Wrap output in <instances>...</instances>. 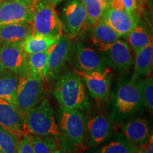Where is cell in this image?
I'll return each instance as SVG.
<instances>
[{
    "label": "cell",
    "mask_w": 153,
    "mask_h": 153,
    "mask_svg": "<svg viewBox=\"0 0 153 153\" xmlns=\"http://www.w3.org/2000/svg\"><path fill=\"white\" fill-rule=\"evenodd\" d=\"M55 80L53 94L60 107L81 111L89 108L85 84L77 74L63 72Z\"/></svg>",
    "instance_id": "obj_1"
},
{
    "label": "cell",
    "mask_w": 153,
    "mask_h": 153,
    "mask_svg": "<svg viewBox=\"0 0 153 153\" xmlns=\"http://www.w3.org/2000/svg\"><path fill=\"white\" fill-rule=\"evenodd\" d=\"M57 118L60 131V136L57 138V148L70 152L82 148L85 135V118L83 113L79 110L60 107Z\"/></svg>",
    "instance_id": "obj_2"
},
{
    "label": "cell",
    "mask_w": 153,
    "mask_h": 153,
    "mask_svg": "<svg viewBox=\"0 0 153 153\" xmlns=\"http://www.w3.org/2000/svg\"><path fill=\"white\" fill-rule=\"evenodd\" d=\"M26 134L59 138L60 131L48 99H43L37 106L22 116Z\"/></svg>",
    "instance_id": "obj_3"
},
{
    "label": "cell",
    "mask_w": 153,
    "mask_h": 153,
    "mask_svg": "<svg viewBox=\"0 0 153 153\" xmlns=\"http://www.w3.org/2000/svg\"><path fill=\"white\" fill-rule=\"evenodd\" d=\"M31 25L33 33L59 39L63 36L60 17L54 7L47 0H33L31 2Z\"/></svg>",
    "instance_id": "obj_4"
},
{
    "label": "cell",
    "mask_w": 153,
    "mask_h": 153,
    "mask_svg": "<svg viewBox=\"0 0 153 153\" xmlns=\"http://www.w3.org/2000/svg\"><path fill=\"white\" fill-rule=\"evenodd\" d=\"M43 81L41 76L29 72L20 75L14 106L22 117L43 99Z\"/></svg>",
    "instance_id": "obj_5"
},
{
    "label": "cell",
    "mask_w": 153,
    "mask_h": 153,
    "mask_svg": "<svg viewBox=\"0 0 153 153\" xmlns=\"http://www.w3.org/2000/svg\"><path fill=\"white\" fill-rule=\"evenodd\" d=\"M115 114L123 118L143 109V107L139 79H130L118 86L114 97Z\"/></svg>",
    "instance_id": "obj_6"
},
{
    "label": "cell",
    "mask_w": 153,
    "mask_h": 153,
    "mask_svg": "<svg viewBox=\"0 0 153 153\" xmlns=\"http://www.w3.org/2000/svg\"><path fill=\"white\" fill-rule=\"evenodd\" d=\"M63 35L74 39L87 27V14L81 0H70L65 4L60 15Z\"/></svg>",
    "instance_id": "obj_7"
},
{
    "label": "cell",
    "mask_w": 153,
    "mask_h": 153,
    "mask_svg": "<svg viewBox=\"0 0 153 153\" xmlns=\"http://www.w3.org/2000/svg\"><path fill=\"white\" fill-rule=\"evenodd\" d=\"M68 61L80 72L101 71L107 68L99 53L80 41L71 43Z\"/></svg>",
    "instance_id": "obj_8"
},
{
    "label": "cell",
    "mask_w": 153,
    "mask_h": 153,
    "mask_svg": "<svg viewBox=\"0 0 153 153\" xmlns=\"http://www.w3.org/2000/svg\"><path fill=\"white\" fill-rule=\"evenodd\" d=\"M79 75L87 87L91 98L97 101H104L110 93L112 74L110 69L106 68L101 71H74Z\"/></svg>",
    "instance_id": "obj_9"
},
{
    "label": "cell",
    "mask_w": 153,
    "mask_h": 153,
    "mask_svg": "<svg viewBox=\"0 0 153 153\" xmlns=\"http://www.w3.org/2000/svg\"><path fill=\"white\" fill-rule=\"evenodd\" d=\"M71 43V40L63 35L50 48L48 56L46 80L55 81L62 74L66 62L69 60Z\"/></svg>",
    "instance_id": "obj_10"
},
{
    "label": "cell",
    "mask_w": 153,
    "mask_h": 153,
    "mask_svg": "<svg viewBox=\"0 0 153 153\" xmlns=\"http://www.w3.org/2000/svg\"><path fill=\"white\" fill-rule=\"evenodd\" d=\"M101 20L109 25L120 38H127L139 22L140 18L137 11L128 12L123 9L109 7L105 11Z\"/></svg>",
    "instance_id": "obj_11"
},
{
    "label": "cell",
    "mask_w": 153,
    "mask_h": 153,
    "mask_svg": "<svg viewBox=\"0 0 153 153\" xmlns=\"http://www.w3.org/2000/svg\"><path fill=\"white\" fill-rule=\"evenodd\" d=\"M105 64L116 70H128L133 66V58L128 44L118 39L99 51Z\"/></svg>",
    "instance_id": "obj_12"
},
{
    "label": "cell",
    "mask_w": 153,
    "mask_h": 153,
    "mask_svg": "<svg viewBox=\"0 0 153 153\" xmlns=\"http://www.w3.org/2000/svg\"><path fill=\"white\" fill-rule=\"evenodd\" d=\"M111 118L106 115L97 114L85 119V135L87 149L95 148L110 137L112 132Z\"/></svg>",
    "instance_id": "obj_13"
},
{
    "label": "cell",
    "mask_w": 153,
    "mask_h": 153,
    "mask_svg": "<svg viewBox=\"0 0 153 153\" xmlns=\"http://www.w3.org/2000/svg\"><path fill=\"white\" fill-rule=\"evenodd\" d=\"M0 60L5 70L19 75L27 72L26 53L22 43H4L0 45Z\"/></svg>",
    "instance_id": "obj_14"
},
{
    "label": "cell",
    "mask_w": 153,
    "mask_h": 153,
    "mask_svg": "<svg viewBox=\"0 0 153 153\" xmlns=\"http://www.w3.org/2000/svg\"><path fill=\"white\" fill-rule=\"evenodd\" d=\"M31 4L21 0L0 2V27L19 22H31Z\"/></svg>",
    "instance_id": "obj_15"
},
{
    "label": "cell",
    "mask_w": 153,
    "mask_h": 153,
    "mask_svg": "<svg viewBox=\"0 0 153 153\" xmlns=\"http://www.w3.org/2000/svg\"><path fill=\"white\" fill-rule=\"evenodd\" d=\"M0 126L13 133L19 140L26 133L24 120L16 107L0 99Z\"/></svg>",
    "instance_id": "obj_16"
},
{
    "label": "cell",
    "mask_w": 153,
    "mask_h": 153,
    "mask_svg": "<svg viewBox=\"0 0 153 153\" xmlns=\"http://www.w3.org/2000/svg\"><path fill=\"white\" fill-rule=\"evenodd\" d=\"M121 128L123 135L137 147L148 143L152 136L150 124L145 118H133L124 123Z\"/></svg>",
    "instance_id": "obj_17"
},
{
    "label": "cell",
    "mask_w": 153,
    "mask_h": 153,
    "mask_svg": "<svg viewBox=\"0 0 153 153\" xmlns=\"http://www.w3.org/2000/svg\"><path fill=\"white\" fill-rule=\"evenodd\" d=\"M139 147L132 143L123 133L115 134L95 148L87 149L85 153H133Z\"/></svg>",
    "instance_id": "obj_18"
},
{
    "label": "cell",
    "mask_w": 153,
    "mask_h": 153,
    "mask_svg": "<svg viewBox=\"0 0 153 153\" xmlns=\"http://www.w3.org/2000/svg\"><path fill=\"white\" fill-rule=\"evenodd\" d=\"M33 33L31 23L19 22L0 27V45L4 43H22Z\"/></svg>",
    "instance_id": "obj_19"
},
{
    "label": "cell",
    "mask_w": 153,
    "mask_h": 153,
    "mask_svg": "<svg viewBox=\"0 0 153 153\" xmlns=\"http://www.w3.org/2000/svg\"><path fill=\"white\" fill-rule=\"evenodd\" d=\"M135 55V60H133L134 70L131 79L136 80L142 76L151 75L153 70L152 41Z\"/></svg>",
    "instance_id": "obj_20"
},
{
    "label": "cell",
    "mask_w": 153,
    "mask_h": 153,
    "mask_svg": "<svg viewBox=\"0 0 153 153\" xmlns=\"http://www.w3.org/2000/svg\"><path fill=\"white\" fill-rule=\"evenodd\" d=\"M119 38L118 33L101 19L93 26L91 30V40L98 51L118 41Z\"/></svg>",
    "instance_id": "obj_21"
},
{
    "label": "cell",
    "mask_w": 153,
    "mask_h": 153,
    "mask_svg": "<svg viewBox=\"0 0 153 153\" xmlns=\"http://www.w3.org/2000/svg\"><path fill=\"white\" fill-rule=\"evenodd\" d=\"M20 75L5 70L0 74V99L14 105Z\"/></svg>",
    "instance_id": "obj_22"
},
{
    "label": "cell",
    "mask_w": 153,
    "mask_h": 153,
    "mask_svg": "<svg viewBox=\"0 0 153 153\" xmlns=\"http://www.w3.org/2000/svg\"><path fill=\"white\" fill-rule=\"evenodd\" d=\"M57 41L56 39L36 33H32L22 43L26 54L43 53L48 51L50 48Z\"/></svg>",
    "instance_id": "obj_23"
},
{
    "label": "cell",
    "mask_w": 153,
    "mask_h": 153,
    "mask_svg": "<svg viewBox=\"0 0 153 153\" xmlns=\"http://www.w3.org/2000/svg\"><path fill=\"white\" fill-rule=\"evenodd\" d=\"M127 38L129 44L128 45L133 50L135 55H136L141 50L147 46L151 41H152L150 34L140 19L136 26L128 36Z\"/></svg>",
    "instance_id": "obj_24"
},
{
    "label": "cell",
    "mask_w": 153,
    "mask_h": 153,
    "mask_svg": "<svg viewBox=\"0 0 153 153\" xmlns=\"http://www.w3.org/2000/svg\"><path fill=\"white\" fill-rule=\"evenodd\" d=\"M48 51L43 53L26 54L27 72L41 76L46 80L48 70Z\"/></svg>",
    "instance_id": "obj_25"
},
{
    "label": "cell",
    "mask_w": 153,
    "mask_h": 153,
    "mask_svg": "<svg viewBox=\"0 0 153 153\" xmlns=\"http://www.w3.org/2000/svg\"><path fill=\"white\" fill-rule=\"evenodd\" d=\"M85 8L87 14L86 25L94 26L102 19L105 11L111 6L110 3L103 1H93L85 4Z\"/></svg>",
    "instance_id": "obj_26"
},
{
    "label": "cell",
    "mask_w": 153,
    "mask_h": 153,
    "mask_svg": "<svg viewBox=\"0 0 153 153\" xmlns=\"http://www.w3.org/2000/svg\"><path fill=\"white\" fill-rule=\"evenodd\" d=\"M34 153H54L57 147V138L29 135Z\"/></svg>",
    "instance_id": "obj_27"
},
{
    "label": "cell",
    "mask_w": 153,
    "mask_h": 153,
    "mask_svg": "<svg viewBox=\"0 0 153 153\" xmlns=\"http://www.w3.org/2000/svg\"><path fill=\"white\" fill-rule=\"evenodd\" d=\"M143 107L148 111L151 115L153 112V77L152 75L147 76L139 79Z\"/></svg>",
    "instance_id": "obj_28"
},
{
    "label": "cell",
    "mask_w": 153,
    "mask_h": 153,
    "mask_svg": "<svg viewBox=\"0 0 153 153\" xmlns=\"http://www.w3.org/2000/svg\"><path fill=\"white\" fill-rule=\"evenodd\" d=\"M19 140L13 133L0 126V152L16 153Z\"/></svg>",
    "instance_id": "obj_29"
},
{
    "label": "cell",
    "mask_w": 153,
    "mask_h": 153,
    "mask_svg": "<svg viewBox=\"0 0 153 153\" xmlns=\"http://www.w3.org/2000/svg\"><path fill=\"white\" fill-rule=\"evenodd\" d=\"M110 7L134 12L137 9V0H111Z\"/></svg>",
    "instance_id": "obj_30"
},
{
    "label": "cell",
    "mask_w": 153,
    "mask_h": 153,
    "mask_svg": "<svg viewBox=\"0 0 153 153\" xmlns=\"http://www.w3.org/2000/svg\"><path fill=\"white\" fill-rule=\"evenodd\" d=\"M16 153H34L28 134H25L19 139Z\"/></svg>",
    "instance_id": "obj_31"
},
{
    "label": "cell",
    "mask_w": 153,
    "mask_h": 153,
    "mask_svg": "<svg viewBox=\"0 0 153 153\" xmlns=\"http://www.w3.org/2000/svg\"><path fill=\"white\" fill-rule=\"evenodd\" d=\"M136 153H153V137H150L148 143L140 146Z\"/></svg>",
    "instance_id": "obj_32"
},
{
    "label": "cell",
    "mask_w": 153,
    "mask_h": 153,
    "mask_svg": "<svg viewBox=\"0 0 153 153\" xmlns=\"http://www.w3.org/2000/svg\"><path fill=\"white\" fill-rule=\"evenodd\" d=\"M81 1L84 4L87 3H89V2H93V1H103V2H107V3H110L111 1V0H81Z\"/></svg>",
    "instance_id": "obj_33"
},
{
    "label": "cell",
    "mask_w": 153,
    "mask_h": 153,
    "mask_svg": "<svg viewBox=\"0 0 153 153\" xmlns=\"http://www.w3.org/2000/svg\"><path fill=\"white\" fill-rule=\"evenodd\" d=\"M47 1H48L53 7H55V6L61 3L63 1H65V0H47Z\"/></svg>",
    "instance_id": "obj_34"
},
{
    "label": "cell",
    "mask_w": 153,
    "mask_h": 153,
    "mask_svg": "<svg viewBox=\"0 0 153 153\" xmlns=\"http://www.w3.org/2000/svg\"><path fill=\"white\" fill-rule=\"evenodd\" d=\"M54 153H72L70 152H68V151H65V150H63L62 149H60L58 148L57 147V148L55 149V151H54Z\"/></svg>",
    "instance_id": "obj_35"
},
{
    "label": "cell",
    "mask_w": 153,
    "mask_h": 153,
    "mask_svg": "<svg viewBox=\"0 0 153 153\" xmlns=\"http://www.w3.org/2000/svg\"><path fill=\"white\" fill-rule=\"evenodd\" d=\"M4 71H5V69H4V68L1 60H0V74H1V73H3Z\"/></svg>",
    "instance_id": "obj_36"
},
{
    "label": "cell",
    "mask_w": 153,
    "mask_h": 153,
    "mask_svg": "<svg viewBox=\"0 0 153 153\" xmlns=\"http://www.w3.org/2000/svg\"><path fill=\"white\" fill-rule=\"evenodd\" d=\"M21 1H24V2H26L28 4H31V2L33 1V0H21Z\"/></svg>",
    "instance_id": "obj_37"
},
{
    "label": "cell",
    "mask_w": 153,
    "mask_h": 153,
    "mask_svg": "<svg viewBox=\"0 0 153 153\" xmlns=\"http://www.w3.org/2000/svg\"><path fill=\"white\" fill-rule=\"evenodd\" d=\"M140 1V2H143V3H145V2H146L147 1H148V0H139Z\"/></svg>",
    "instance_id": "obj_38"
},
{
    "label": "cell",
    "mask_w": 153,
    "mask_h": 153,
    "mask_svg": "<svg viewBox=\"0 0 153 153\" xmlns=\"http://www.w3.org/2000/svg\"><path fill=\"white\" fill-rule=\"evenodd\" d=\"M10 1V0H0V2H1V1Z\"/></svg>",
    "instance_id": "obj_39"
},
{
    "label": "cell",
    "mask_w": 153,
    "mask_h": 153,
    "mask_svg": "<svg viewBox=\"0 0 153 153\" xmlns=\"http://www.w3.org/2000/svg\"><path fill=\"white\" fill-rule=\"evenodd\" d=\"M133 153H136V151H135V152H133Z\"/></svg>",
    "instance_id": "obj_40"
},
{
    "label": "cell",
    "mask_w": 153,
    "mask_h": 153,
    "mask_svg": "<svg viewBox=\"0 0 153 153\" xmlns=\"http://www.w3.org/2000/svg\"><path fill=\"white\" fill-rule=\"evenodd\" d=\"M0 153H1V152H0Z\"/></svg>",
    "instance_id": "obj_41"
}]
</instances>
